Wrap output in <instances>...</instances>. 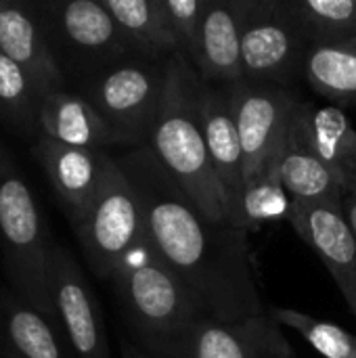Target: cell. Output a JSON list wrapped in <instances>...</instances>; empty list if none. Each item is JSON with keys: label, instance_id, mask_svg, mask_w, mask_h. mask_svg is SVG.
I'll return each instance as SVG.
<instances>
[{"label": "cell", "instance_id": "obj_1", "mask_svg": "<svg viewBox=\"0 0 356 358\" xmlns=\"http://www.w3.org/2000/svg\"><path fill=\"white\" fill-rule=\"evenodd\" d=\"M115 162L138 195L145 237L193 294L206 319L233 323L266 315L248 231L208 220L147 143Z\"/></svg>", "mask_w": 356, "mask_h": 358}, {"label": "cell", "instance_id": "obj_2", "mask_svg": "<svg viewBox=\"0 0 356 358\" xmlns=\"http://www.w3.org/2000/svg\"><path fill=\"white\" fill-rule=\"evenodd\" d=\"M201 86V76L183 52L166 59L162 105L147 145L208 220L231 224L227 199L206 145Z\"/></svg>", "mask_w": 356, "mask_h": 358}, {"label": "cell", "instance_id": "obj_3", "mask_svg": "<svg viewBox=\"0 0 356 358\" xmlns=\"http://www.w3.org/2000/svg\"><path fill=\"white\" fill-rule=\"evenodd\" d=\"M109 281L147 355L191 358L195 331L208 319L145 235L124 256Z\"/></svg>", "mask_w": 356, "mask_h": 358}, {"label": "cell", "instance_id": "obj_4", "mask_svg": "<svg viewBox=\"0 0 356 358\" xmlns=\"http://www.w3.org/2000/svg\"><path fill=\"white\" fill-rule=\"evenodd\" d=\"M52 252L55 243L36 197L0 138V254L4 271L21 300L61 325L52 300Z\"/></svg>", "mask_w": 356, "mask_h": 358}, {"label": "cell", "instance_id": "obj_5", "mask_svg": "<svg viewBox=\"0 0 356 358\" xmlns=\"http://www.w3.org/2000/svg\"><path fill=\"white\" fill-rule=\"evenodd\" d=\"M34 4L50 52L65 78L71 73L84 82L134 57L103 0H46Z\"/></svg>", "mask_w": 356, "mask_h": 358}, {"label": "cell", "instance_id": "obj_6", "mask_svg": "<svg viewBox=\"0 0 356 358\" xmlns=\"http://www.w3.org/2000/svg\"><path fill=\"white\" fill-rule=\"evenodd\" d=\"M164 63L130 57L82 82V96L97 109L120 147L145 145L153 132L162 92Z\"/></svg>", "mask_w": 356, "mask_h": 358}, {"label": "cell", "instance_id": "obj_7", "mask_svg": "<svg viewBox=\"0 0 356 358\" xmlns=\"http://www.w3.org/2000/svg\"><path fill=\"white\" fill-rule=\"evenodd\" d=\"M73 233L88 266L101 279H111L124 256L145 235L138 195L113 155L90 208L73 227Z\"/></svg>", "mask_w": 356, "mask_h": 358}, {"label": "cell", "instance_id": "obj_8", "mask_svg": "<svg viewBox=\"0 0 356 358\" xmlns=\"http://www.w3.org/2000/svg\"><path fill=\"white\" fill-rule=\"evenodd\" d=\"M308 46L285 0H245L241 29L243 80L287 86L302 71Z\"/></svg>", "mask_w": 356, "mask_h": 358}, {"label": "cell", "instance_id": "obj_9", "mask_svg": "<svg viewBox=\"0 0 356 358\" xmlns=\"http://www.w3.org/2000/svg\"><path fill=\"white\" fill-rule=\"evenodd\" d=\"M231 107L243 149L245 185L279 153L298 96L287 86L241 80L229 86Z\"/></svg>", "mask_w": 356, "mask_h": 358}, {"label": "cell", "instance_id": "obj_10", "mask_svg": "<svg viewBox=\"0 0 356 358\" xmlns=\"http://www.w3.org/2000/svg\"><path fill=\"white\" fill-rule=\"evenodd\" d=\"M52 300L76 358H111L99 298L76 258L61 245L52 252Z\"/></svg>", "mask_w": 356, "mask_h": 358}, {"label": "cell", "instance_id": "obj_11", "mask_svg": "<svg viewBox=\"0 0 356 358\" xmlns=\"http://www.w3.org/2000/svg\"><path fill=\"white\" fill-rule=\"evenodd\" d=\"M287 222L327 266L356 319V237L344 208L292 201Z\"/></svg>", "mask_w": 356, "mask_h": 358}, {"label": "cell", "instance_id": "obj_12", "mask_svg": "<svg viewBox=\"0 0 356 358\" xmlns=\"http://www.w3.org/2000/svg\"><path fill=\"white\" fill-rule=\"evenodd\" d=\"M29 151L44 170L57 201L73 229L90 208L111 155L101 149L61 145L46 136H38Z\"/></svg>", "mask_w": 356, "mask_h": 358}, {"label": "cell", "instance_id": "obj_13", "mask_svg": "<svg viewBox=\"0 0 356 358\" xmlns=\"http://www.w3.org/2000/svg\"><path fill=\"white\" fill-rule=\"evenodd\" d=\"M0 52L27 73L40 99L65 90L67 78L50 52L34 2L0 0Z\"/></svg>", "mask_w": 356, "mask_h": 358}, {"label": "cell", "instance_id": "obj_14", "mask_svg": "<svg viewBox=\"0 0 356 358\" xmlns=\"http://www.w3.org/2000/svg\"><path fill=\"white\" fill-rule=\"evenodd\" d=\"M201 120H204L208 153H210L214 172L218 176V182L222 187L227 208H229V220L233 224L243 189H245V176H243V149H241V141H239L233 107H231L229 86L204 82Z\"/></svg>", "mask_w": 356, "mask_h": 358}, {"label": "cell", "instance_id": "obj_15", "mask_svg": "<svg viewBox=\"0 0 356 358\" xmlns=\"http://www.w3.org/2000/svg\"><path fill=\"white\" fill-rule=\"evenodd\" d=\"M245 0H208L199 52L193 63L208 84L231 86L243 80L241 29Z\"/></svg>", "mask_w": 356, "mask_h": 358}, {"label": "cell", "instance_id": "obj_16", "mask_svg": "<svg viewBox=\"0 0 356 358\" xmlns=\"http://www.w3.org/2000/svg\"><path fill=\"white\" fill-rule=\"evenodd\" d=\"M191 358H292V346L271 315L233 323L204 321Z\"/></svg>", "mask_w": 356, "mask_h": 358}, {"label": "cell", "instance_id": "obj_17", "mask_svg": "<svg viewBox=\"0 0 356 358\" xmlns=\"http://www.w3.org/2000/svg\"><path fill=\"white\" fill-rule=\"evenodd\" d=\"M277 166L283 189L287 191L292 201L327 203L338 208L344 206V191L340 182L308 143L298 105L292 113L285 138L277 153Z\"/></svg>", "mask_w": 356, "mask_h": 358}, {"label": "cell", "instance_id": "obj_18", "mask_svg": "<svg viewBox=\"0 0 356 358\" xmlns=\"http://www.w3.org/2000/svg\"><path fill=\"white\" fill-rule=\"evenodd\" d=\"M0 358H76L61 325H55L13 289H0Z\"/></svg>", "mask_w": 356, "mask_h": 358}, {"label": "cell", "instance_id": "obj_19", "mask_svg": "<svg viewBox=\"0 0 356 358\" xmlns=\"http://www.w3.org/2000/svg\"><path fill=\"white\" fill-rule=\"evenodd\" d=\"M38 130L40 136L69 147L101 151L115 147L107 124L80 92L59 90L42 96L38 101Z\"/></svg>", "mask_w": 356, "mask_h": 358}, {"label": "cell", "instance_id": "obj_20", "mask_svg": "<svg viewBox=\"0 0 356 358\" xmlns=\"http://www.w3.org/2000/svg\"><path fill=\"white\" fill-rule=\"evenodd\" d=\"M298 113L311 147L346 193L356 182V130L346 113L336 105L317 107L304 101H298Z\"/></svg>", "mask_w": 356, "mask_h": 358}, {"label": "cell", "instance_id": "obj_21", "mask_svg": "<svg viewBox=\"0 0 356 358\" xmlns=\"http://www.w3.org/2000/svg\"><path fill=\"white\" fill-rule=\"evenodd\" d=\"M130 50L138 59L166 61L180 52L164 0H103Z\"/></svg>", "mask_w": 356, "mask_h": 358}, {"label": "cell", "instance_id": "obj_22", "mask_svg": "<svg viewBox=\"0 0 356 358\" xmlns=\"http://www.w3.org/2000/svg\"><path fill=\"white\" fill-rule=\"evenodd\" d=\"M302 73L319 94L338 105H356V38L311 44Z\"/></svg>", "mask_w": 356, "mask_h": 358}, {"label": "cell", "instance_id": "obj_23", "mask_svg": "<svg viewBox=\"0 0 356 358\" xmlns=\"http://www.w3.org/2000/svg\"><path fill=\"white\" fill-rule=\"evenodd\" d=\"M38 101L27 73L0 52V124L23 138L36 141L38 130Z\"/></svg>", "mask_w": 356, "mask_h": 358}, {"label": "cell", "instance_id": "obj_24", "mask_svg": "<svg viewBox=\"0 0 356 358\" xmlns=\"http://www.w3.org/2000/svg\"><path fill=\"white\" fill-rule=\"evenodd\" d=\"M292 210V197L283 189L277 155L273 162L258 174L254 180H250L243 189L233 227L250 231L252 227H258L262 222L271 220H287Z\"/></svg>", "mask_w": 356, "mask_h": 358}, {"label": "cell", "instance_id": "obj_25", "mask_svg": "<svg viewBox=\"0 0 356 358\" xmlns=\"http://www.w3.org/2000/svg\"><path fill=\"white\" fill-rule=\"evenodd\" d=\"M287 4L308 44L356 38V0H292Z\"/></svg>", "mask_w": 356, "mask_h": 358}, {"label": "cell", "instance_id": "obj_26", "mask_svg": "<svg viewBox=\"0 0 356 358\" xmlns=\"http://www.w3.org/2000/svg\"><path fill=\"white\" fill-rule=\"evenodd\" d=\"M279 325L298 331L321 357L325 358H356V336L306 313L292 308H273L269 313Z\"/></svg>", "mask_w": 356, "mask_h": 358}, {"label": "cell", "instance_id": "obj_27", "mask_svg": "<svg viewBox=\"0 0 356 358\" xmlns=\"http://www.w3.org/2000/svg\"><path fill=\"white\" fill-rule=\"evenodd\" d=\"M164 6L170 25L178 38L180 52L193 65L199 52V36H201V23L208 8V0H164Z\"/></svg>", "mask_w": 356, "mask_h": 358}, {"label": "cell", "instance_id": "obj_28", "mask_svg": "<svg viewBox=\"0 0 356 358\" xmlns=\"http://www.w3.org/2000/svg\"><path fill=\"white\" fill-rule=\"evenodd\" d=\"M342 208H344V216H346V220H348L356 237V182L344 193V206Z\"/></svg>", "mask_w": 356, "mask_h": 358}, {"label": "cell", "instance_id": "obj_29", "mask_svg": "<svg viewBox=\"0 0 356 358\" xmlns=\"http://www.w3.org/2000/svg\"><path fill=\"white\" fill-rule=\"evenodd\" d=\"M120 348H122V358H153L151 355H147L141 346H136L134 342H130L126 338H122Z\"/></svg>", "mask_w": 356, "mask_h": 358}]
</instances>
